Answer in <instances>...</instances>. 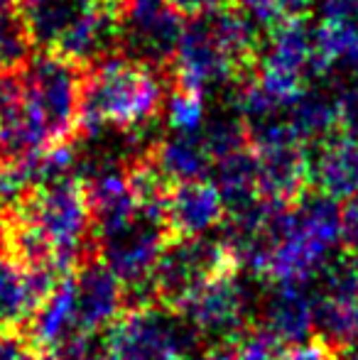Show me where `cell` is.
Instances as JSON below:
<instances>
[{"instance_id": "cell-1", "label": "cell", "mask_w": 358, "mask_h": 360, "mask_svg": "<svg viewBox=\"0 0 358 360\" xmlns=\"http://www.w3.org/2000/svg\"><path fill=\"white\" fill-rule=\"evenodd\" d=\"M165 105L160 67L128 54H108L87 67L79 135L98 138L106 128L143 135L158 123Z\"/></svg>"}, {"instance_id": "cell-2", "label": "cell", "mask_w": 358, "mask_h": 360, "mask_svg": "<svg viewBox=\"0 0 358 360\" xmlns=\"http://www.w3.org/2000/svg\"><path fill=\"white\" fill-rule=\"evenodd\" d=\"M23 118L34 152L77 143L87 67L59 54H34L23 69Z\"/></svg>"}, {"instance_id": "cell-3", "label": "cell", "mask_w": 358, "mask_h": 360, "mask_svg": "<svg viewBox=\"0 0 358 360\" xmlns=\"http://www.w3.org/2000/svg\"><path fill=\"white\" fill-rule=\"evenodd\" d=\"M10 214L32 221L54 250V262L67 275L77 272L82 262L101 255V240L94 233V216L82 176L42 184Z\"/></svg>"}, {"instance_id": "cell-4", "label": "cell", "mask_w": 358, "mask_h": 360, "mask_svg": "<svg viewBox=\"0 0 358 360\" xmlns=\"http://www.w3.org/2000/svg\"><path fill=\"white\" fill-rule=\"evenodd\" d=\"M238 270L241 262L224 238H170L153 275L155 302L170 311H184L209 282Z\"/></svg>"}, {"instance_id": "cell-5", "label": "cell", "mask_w": 358, "mask_h": 360, "mask_svg": "<svg viewBox=\"0 0 358 360\" xmlns=\"http://www.w3.org/2000/svg\"><path fill=\"white\" fill-rule=\"evenodd\" d=\"M324 74L314 27L305 18H282L270 25L253 76L275 103L287 108L307 89L312 76Z\"/></svg>"}, {"instance_id": "cell-6", "label": "cell", "mask_w": 358, "mask_h": 360, "mask_svg": "<svg viewBox=\"0 0 358 360\" xmlns=\"http://www.w3.org/2000/svg\"><path fill=\"white\" fill-rule=\"evenodd\" d=\"M199 343V331L184 314L150 304L125 309L106 328L103 346L115 360H186Z\"/></svg>"}, {"instance_id": "cell-7", "label": "cell", "mask_w": 358, "mask_h": 360, "mask_svg": "<svg viewBox=\"0 0 358 360\" xmlns=\"http://www.w3.org/2000/svg\"><path fill=\"white\" fill-rule=\"evenodd\" d=\"M170 238L165 223L138 214L130 226L101 240V257L125 287V309L158 304L153 275Z\"/></svg>"}, {"instance_id": "cell-8", "label": "cell", "mask_w": 358, "mask_h": 360, "mask_svg": "<svg viewBox=\"0 0 358 360\" xmlns=\"http://www.w3.org/2000/svg\"><path fill=\"white\" fill-rule=\"evenodd\" d=\"M184 30V15L170 0H128L120 47L128 57L170 67Z\"/></svg>"}, {"instance_id": "cell-9", "label": "cell", "mask_w": 358, "mask_h": 360, "mask_svg": "<svg viewBox=\"0 0 358 360\" xmlns=\"http://www.w3.org/2000/svg\"><path fill=\"white\" fill-rule=\"evenodd\" d=\"M179 314L194 323L209 348H229L253 323L248 294L238 282V272L209 282Z\"/></svg>"}, {"instance_id": "cell-10", "label": "cell", "mask_w": 358, "mask_h": 360, "mask_svg": "<svg viewBox=\"0 0 358 360\" xmlns=\"http://www.w3.org/2000/svg\"><path fill=\"white\" fill-rule=\"evenodd\" d=\"M74 285H77L79 331L84 333L106 331L128 307L123 282L113 275L101 255L89 257L77 267Z\"/></svg>"}, {"instance_id": "cell-11", "label": "cell", "mask_w": 358, "mask_h": 360, "mask_svg": "<svg viewBox=\"0 0 358 360\" xmlns=\"http://www.w3.org/2000/svg\"><path fill=\"white\" fill-rule=\"evenodd\" d=\"M258 157V191L260 199L277 209L295 206L309 186V162L302 143H280L255 147Z\"/></svg>"}, {"instance_id": "cell-12", "label": "cell", "mask_w": 358, "mask_h": 360, "mask_svg": "<svg viewBox=\"0 0 358 360\" xmlns=\"http://www.w3.org/2000/svg\"><path fill=\"white\" fill-rule=\"evenodd\" d=\"M309 186L334 201H346L358 191V133L336 130L307 150Z\"/></svg>"}, {"instance_id": "cell-13", "label": "cell", "mask_w": 358, "mask_h": 360, "mask_svg": "<svg viewBox=\"0 0 358 360\" xmlns=\"http://www.w3.org/2000/svg\"><path fill=\"white\" fill-rule=\"evenodd\" d=\"M226 204L214 181L194 179L174 184L167 196L165 223L172 238L206 236L211 228L224 223Z\"/></svg>"}, {"instance_id": "cell-14", "label": "cell", "mask_w": 358, "mask_h": 360, "mask_svg": "<svg viewBox=\"0 0 358 360\" xmlns=\"http://www.w3.org/2000/svg\"><path fill=\"white\" fill-rule=\"evenodd\" d=\"M285 348H295L314 338L312 297L302 285H270L255 319Z\"/></svg>"}, {"instance_id": "cell-15", "label": "cell", "mask_w": 358, "mask_h": 360, "mask_svg": "<svg viewBox=\"0 0 358 360\" xmlns=\"http://www.w3.org/2000/svg\"><path fill=\"white\" fill-rule=\"evenodd\" d=\"M317 49L326 74L358 67V0H321L314 25Z\"/></svg>"}, {"instance_id": "cell-16", "label": "cell", "mask_w": 358, "mask_h": 360, "mask_svg": "<svg viewBox=\"0 0 358 360\" xmlns=\"http://www.w3.org/2000/svg\"><path fill=\"white\" fill-rule=\"evenodd\" d=\"M285 118L302 145L319 143L336 130H344L341 89L339 86H331V89H321V86L309 89L307 86L285 108Z\"/></svg>"}, {"instance_id": "cell-17", "label": "cell", "mask_w": 358, "mask_h": 360, "mask_svg": "<svg viewBox=\"0 0 358 360\" xmlns=\"http://www.w3.org/2000/svg\"><path fill=\"white\" fill-rule=\"evenodd\" d=\"M145 155L155 162L170 184L206 179L214 169V157L199 133H172L167 138H158Z\"/></svg>"}, {"instance_id": "cell-18", "label": "cell", "mask_w": 358, "mask_h": 360, "mask_svg": "<svg viewBox=\"0 0 358 360\" xmlns=\"http://www.w3.org/2000/svg\"><path fill=\"white\" fill-rule=\"evenodd\" d=\"M25 333L39 351H59L74 333H79L74 275H67L59 282L52 297L39 307V311L27 323Z\"/></svg>"}, {"instance_id": "cell-19", "label": "cell", "mask_w": 358, "mask_h": 360, "mask_svg": "<svg viewBox=\"0 0 358 360\" xmlns=\"http://www.w3.org/2000/svg\"><path fill=\"white\" fill-rule=\"evenodd\" d=\"M214 184L221 191L226 204V214H236L255 201H260L258 191V157L253 147H245L241 152L214 162Z\"/></svg>"}, {"instance_id": "cell-20", "label": "cell", "mask_w": 358, "mask_h": 360, "mask_svg": "<svg viewBox=\"0 0 358 360\" xmlns=\"http://www.w3.org/2000/svg\"><path fill=\"white\" fill-rule=\"evenodd\" d=\"M32 37L20 10L0 13V72H23L32 54Z\"/></svg>"}, {"instance_id": "cell-21", "label": "cell", "mask_w": 358, "mask_h": 360, "mask_svg": "<svg viewBox=\"0 0 358 360\" xmlns=\"http://www.w3.org/2000/svg\"><path fill=\"white\" fill-rule=\"evenodd\" d=\"M201 138H204L206 147H209L214 162L250 147L248 128H245L243 118H241L238 113H236L234 118L211 120L206 128H201Z\"/></svg>"}, {"instance_id": "cell-22", "label": "cell", "mask_w": 358, "mask_h": 360, "mask_svg": "<svg viewBox=\"0 0 358 360\" xmlns=\"http://www.w3.org/2000/svg\"><path fill=\"white\" fill-rule=\"evenodd\" d=\"M206 120V103L204 94L191 89H177L172 91L167 101V123L174 133H199Z\"/></svg>"}, {"instance_id": "cell-23", "label": "cell", "mask_w": 358, "mask_h": 360, "mask_svg": "<svg viewBox=\"0 0 358 360\" xmlns=\"http://www.w3.org/2000/svg\"><path fill=\"white\" fill-rule=\"evenodd\" d=\"M37 353L25 331H0V360H37Z\"/></svg>"}, {"instance_id": "cell-24", "label": "cell", "mask_w": 358, "mask_h": 360, "mask_svg": "<svg viewBox=\"0 0 358 360\" xmlns=\"http://www.w3.org/2000/svg\"><path fill=\"white\" fill-rule=\"evenodd\" d=\"M341 243L346 252L358 255V191L341 206Z\"/></svg>"}, {"instance_id": "cell-25", "label": "cell", "mask_w": 358, "mask_h": 360, "mask_svg": "<svg viewBox=\"0 0 358 360\" xmlns=\"http://www.w3.org/2000/svg\"><path fill=\"white\" fill-rule=\"evenodd\" d=\"M238 10H243L245 15L255 20L258 25H275L277 20H282L280 0H231Z\"/></svg>"}, {"instance_id": "cell-26", "label": "cell", "mask_w": 358, "mask_h": 360, "mask_svg": "<svg viewBox=\"0 0 358 360\" xmlns=\"http://www.w3.org/2000/svg\"><path fill=\"white\" fill-rule=\"evenodd\" d=\"M174 8L179 10L184 18H201V15H209L214 10H221L226 5H231V0H170Z\"/></svg>"}, {"instance_id": "cell-27", "label": "cell", "mask_w": 358, "mask_h": 360, "mask_svg": "<svg viewBox=\"0 0 358 360\" xmlns=\"http://www.w3.org/2000/svg\"><path fill=\"white\" fill-rule=\"evenodd\" d=\"M312 5H314V0H280L282 18H305V13Z\"/></svg>"}, {"instance_id": "cell-28", "label": "cell", "mask_w": 358, "mask_h": 360, "mask_svg": "<svg viewBox=\"0 0 358 360\" xmlns=\"http://www.w3.org/2000/svg\"><path fill=\"white\" fill-rule=\"evenodd\" d=\"M10 238V211L0 204V252H5Z\"/></svg>"}, {"instance_id": "cell-29", "label": "cell", "mask_w": 358, "mask_h": 360, "mask_svg": "<svg viewBox=\"0 0 358 360\" xmlns=\"http://www.w3.org/2000/svg\"><path fill=\"white\" fill-rule=\"evenodd\" d=\"M194 360H236V358L229 348H209V351L201 353V356Z\"/></svg>"}, {"instance_id": "cell-30", "label": "cell", "mask_w": 358, "mask_h": 360, "mask_svg": "<svg viewBox=\"0 0 358 360\" xmlns=\"http://www.w3.org/2000/svg\"><path fill=\"white\" fill-rule=\"evenodd\" d=\"M25 0H0V13H10V10H20Z\"/></svg>"}, {"instance_id": "cell-31", "label": "cell", "mask_w": 358, "mask_h": 360, "mask_svg": "<svg viewBox=\"0 0 358 360\" xmlns=\"http://www.w3.org/2000/svg\"><path fill=\"white\" fill-rule=\"evenodd\" d=\"M87 3H98V5H113V8H123L128 5V0H87Z\"/></svg>"}, {"instance_id": "cell-32", "label": "cell", "mask_w": 358, "mask_h": 360, "mask_svg": "<svg viewBox=\"0 0 358 360\" xmlns=\"http://www.w3.org/2000/svg\"><path fill=\"white\" fill-rule=\"evenodd\" d=\"M341 360H358V351H349L341 356Z\"/></svg>"}, {"instance_id": "cell-33", "label": "cell", "mask_w": 358, "mask_h": 360, "mask_svg": "<svg viewBox=\"0 0 358 360\" xmlns=\"http://www.w3.org/2000/svg\"><path fill=\"white\" fill-rule=\"evenodd\" d=\"M351 72H354V76H356V84H351V86H354L356 94H358V67H356V69H351Z\"/></svg>"}]
</instances>
